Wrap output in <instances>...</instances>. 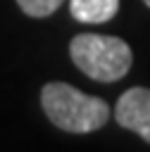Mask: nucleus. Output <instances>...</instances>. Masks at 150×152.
Masks as SVG:
<instances>
[{"label": "nucleus", "mask_w": 150, "mask_h": 152, "mask_svg": "<svg viewBox=\"0 0 150 152\" xmlns=\"http://www.w3.org/2000/svg\"><path fill=\"white\" fill-rule=\"evenodd\" d=\"M40 107L52 126L76 135L102 128L112 114L102 97L86 95L64 81H50L40 88Z\"/></svg>", "instance_id": "1"}, {"label": "nucleus", "mask_w": 150, "mask_h": 152, "mask_svg": "<svg viewBox=\"0 0 150 152\" xmlns=\"http://www.w3.org/2000/svg\"><path fill=\"white\" fill-rule=\"evenodd\" d=\"M69 57L81 74H86L98 83L121 81L133 64L131 45L119 36H102V33L74 36L69 43Z\"/></svg>", "instance_id": "2"}, {"label": "nucleus", "mask_w": 150, "mask_h": 152, "mask_svg": "<svg viewBox=\"0 0 150 152\" xmlns=\"http://www.w3.org/2000/svg\"><path fill=\"white\" fill-rule=\"evenodd\" d=\"M114 119L121 128L136 133L150 145V88H129L114 104Z\"/></svg>", "instance_id": "3"}, {"label": "nucleus", "mask_w": 150, "mask_h": 152, "mask_svg": "<svg viewBox=\"0 0 150 152\" xmlns=\"http://www.w3.org/2000/svg\"><path fill=\"white\" fill-rule=\"evenodd\" d=\"M69 12L81 24H105L119 12V0H69Z\"/></svg>", "instance_id": "4"}, {"label": "nucleus", "mask_w": 150, "mask_h": 152, "mask_svg": "<svg viewBox=\"0 0 150 152\" xmlns=\"http://www.w3.org/2000/svg\"><path fill=\"white\" fill-rule=\"evenodd\" d=\"M62 2L64 0H17L19 10L26 17H33V19H43V17L55 14L62 7Z\"/></svg>", "instance_id": "5"}, {"label": "nucleus", "mask_w": 150, "mask_h": 152, "mask_svg": "<svg viewBox=\"0 0 150 152\" xmlns=\"http://www.w3.org/2000/svg\"><path fill=\"white\" fill-rule=\"evenodd\" d=\"M143 2H145V5H148V7H150V0H143Z\"/></svg>", "instance_id": "6"}]
</instances>
